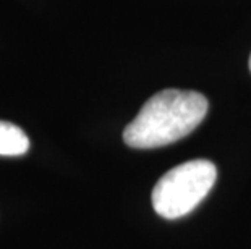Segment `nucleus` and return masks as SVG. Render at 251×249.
I'll list each match as a JSON object with an SVG mask.
<instances>
[{
  "label": "nucleus",
  "mask_w": 251,
  "mask_h": 249,
  "mask_svg": "<svg viewBox=\"0 0 251 249\" xmlns=\"http://www.w3.org/2000/svg\"><path fill=\"white\" fill-rule=\"evenodd\" d=\"M207 99L196 91L164 89L146 100L124 131V141L135 149H154L188 136L204 120Z\"/></svg>",
  "instance_id": "f257e3e1"
},
{
  "label": "nucleus",
  "mask_w": 251,
  "mask_h": 249,
  "mask_svg": "<svg viewBox=\"0 0 251 249\" xmlns=\"http://www.w3.org/2000/svg\"><path fill=\"white\" fill-rule=\"evenodd\" d=\"M216 178L217 170L211 160L196 158L180 163L159 178L152 189V207L164 219H180L206 198Z\"/></svg>",
  "instance_id": "f03ea898"
},
{
  "label": "nucleus",
  "mask_w": 251,
  "mask_h": 249,
  "mask_svg": "<svg viewBox=\"0 0 251 249\" xmlns=\"http://www.w3.org/2000/svg\"><path fill=\"white\" fill-rule=\"evenodd\" d=\"M29 149V137L20 126L0 120V156L17 157Z\"/></svg>",
  "instance_id": "7ed1b4c3"
},
{
  "label": "nucleus",
  "mask_w": 251,
  "mask_h": 249,
  "mask_svg": "<svg viewBox=\"0 0 251 249\" xmlns=\"http://www.w3.org/2000/svg\"><path fill=\"white\" fill-rule=\"evenodd\" d=\"M250 70H251V57H250Z\"/></svg>",
  "instance_id": "20e7f679"
}]
</instances>
